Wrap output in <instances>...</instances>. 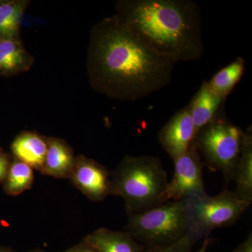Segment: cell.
<instances>
[{"label": "cell", "instance_id": "cell-15", "mask_svg": "<svg viewBox=\"0 0 252 252\" xmlns=\"http://www.w3.org/2000/svg\"><path fill=\"white\" fill-rule=\"evenodd\" d=\"M236 189L234 193L239 199L251 204L252 200V135L251 127L244 134L241 154L234 178Z\"/></svg>", "mask_w": 252, "mask_h": 252}, {"label": "cell", "instance_id": "cell-27", "mask_svg": "<svg viewBox=\"0 0 252 252\" xmlns=\"http://www.w3.org/2000/svg\"><path fill=\"white\" fill-rule=\"evenodd\" d=\"M1 149H0V152H1Z\"/></svg>", "mask_w": 252, "mask_h": 252}, {"label": "cell", "instance_id": "cell-3", "mask_svg": "<svg viewBox=\"0 0 252 252\" xmlns=\"http://www.w3.org/2000/svg\"><path fill=\"white\" fill-rule=\"evenodd\" d=\"M166 172L158 158L126 155L111 172V195L122 197L127 212H142L169 201Z\"/></svg>", "mask_w": 252, "mask_h": 252}, {"label": "cell", "instance_id": "cell-17", "mask_svg": "<svg viewBox=\"0 0 252 252\" xmlns=\"http://www.w3.org/2000/svg\"><path fill=\"white\" fill-rule=\"evenodd\" d=\"M245 61L238 57L233 63L222 68L210 81L208 85L214 93L226 99L228 94L240 82L245 73Z\"/></svg>", "mask_w": 252, "mask_h": 252}, {"label": "cell", "instance_id": "cell-22", "mask_svg": "<svg viewBox=\"0 0 252 252\" xmlns=\"http://www.w3.org/2000/svg\"><path fill=\"white\" fill-rule=\"evenodd\" d=\"M231 252H252V235L250 233L241 245H239L234 251Z\"/></svg>", "mask_w": 252, "mask_h": 252}, {"label": "cell", "instance_id": "cell-8", "mask_svg": "<svg viewBox=\"0 0 252 252\" xmlns=\"http://www.w3.org/2000/svg\"><path fill=\"white\" fill-rule=\"evenodd\" d=\"M68 179L93 201H102L111 195V172L98 162L84 156L76 157Z\"/></svg>", "mask_w": 252, "mask_h": 252}, {"label": "cell", "instance_id": "cell-5", "mask_svg": "<svg viewBox=\"0 0 252 252\" xmlns=\"http://www.w3.org/2000/svg\"><path fill=\"white\" fill-rule=\"evenodd\" d=\"M245 132L228 120L223 108L217 117L197 134L195 144L203 163L214 172H220L225 182L234 178L241 154Z\"/></svg>", "mask_w": 252, "mask_h": 252}, {"label": "cell", "instance_id": "cell-1", "mask_svg": "<svg viewBox=\"0 0 252 252\" xmlns=\"http://www.w3.org/2000/svg\"><path fill=\"white\" fill-rule=\"evenodd\" d=\"M174 65L115 15L91 29L86 62L89 83L109 98L135 101L148 97L170 84Z\"/></svg>", "mask_w": 252, "mask_h": 252}, {"label": "cell", "instance_id": "cell-2", "mask_svg": "<svg viewBox=\"0 0 252 252\" xmlns=\"http://www.w3.org/2000/svg\"><path fill=\"white\" fill-rule=\"evenodd\" d=\"M114 15L174 64L203 57L201 10L193 0H120Z\"/></svg>", "mask_w": 252, "mask_h": 252}, {"label": "cell", "instance_id": "cell-10", "mask_svg": "<svg viewBox=\"0 0 252 252\" xmlns=\"http://www.w3.org/2000/svg\"><path fill=\"white\" fill-rule=\"evenodd\" d=\"M75 158L72 147L67 142L58 137H47V152L40 172L55 178L68 179Z\"/></svg>", "mask_w": 252, "mask_h": 252}, {"label": "cell", "instance_id": "cell-25", "mask_svg": "<svg viewBox=\"0 0 252 252\" xmlns=\"http://www.w3.org/2000/svg\"><path fill=\"white\" fill-rule=\"evenodd\" d=\"M28 252H45L42 251V250H32V251H30Z\"/></svg>", "mask_w": 252, "mask_h": 252}, {"label": "cell", "instance_id": "cell-26", "mask_svg": "<svg viewBox=\"0 0 252 252\" xmlns=\"http://www.w3.org/2000/svg\"><path fill=\"white\" fill-rule=\"evenodd\" d=\"M3 0H0V4H1V2H2Z\"/></svg>", "mask_w": 252, "mask_h": 252}, {"label": "cell", "instance_id": "cell-20", "mask_svg": "<svg viewBox=\"0 0 252 252\" xmlns=\"http://www.w3.org/2000/svg\"><path fill=\"white\" fill-rule=\"evenodd\" d=\"M12 160L9 154L0 152V185L4 183Z\"/></svg>", "mask_w": 252, "mask_h": 252}, {"label": "cell", "instance_id": "cell-6", "mask_svg": "<svg viewBox=\"0 0 252 252\" xmlns=\"http://www.w3.org/2000/svg\"><path fill=\"white\" fill-rule=\"evenodd\" d=\"M186 201L189 233L198 240L207 238L215 228L234 224L250 205L239 199L234 192L228 190L216 196L207 194Z\"/></svg>", "mask_w": 252, "mask_h": 252}, {"label": "cell", "instance_id": "cell-19", "mask_svg": "<svg viewBox=\"0 0 252 252\" xmlns=\"http://www.w3.org/2000/svg\"><path fill=\"white\" fill-rule=\"evenodd\" d=\"M198 241V239L189 233L175 243L159 248L146 249L145 252H193L194 245Z\"/></svg>", "mask_w": 252, "mask_h": 252}, {"label": "cell", "instance_id": "cell-13", "mask_svg": "<svg viewBox=\"0 0 252 252\" xmlns=\"http://www.w3.org/2000/svg\"><path fill=\"white\" fill-rule=\"evenodd\" d=\"M84 240L97 252H145L146 248L126 232L101 228L87 235Z\"/></svg>", "mask_w": 252, "mask_h": 252}, {"label": "cell", "instance_id": "cell-9", "mask_svg": "<svg viewBox=\"0 0 252 252\" xmlns=\"http://www.w3.org/2000/svg\"><path fill=\"white\" fill-rule=\"evenodd\" d=\"M195 137L196 131L189 104L176 113L158 134L160 144L173 160L189 150Z\"/></svg>", "mask_w": 252, "mask_h": 252}, {"label": "cell", "instance_id": "cell-4", "mask_svg": "<svg viewBox=\"0 0 252 252\" xmlns=\"http://www.w3.org/2000/svg\"><path fill=\"white\" fill-rule=\"evenodd\" d=\"M127 233L146 249L175 243L189 233L187 201L170 200L142 212H127Z\"/></svg>", "mask_w": 252, "mask_h": 252}, {"label": "cell", "instance_id": "cell-16", "mask_svg": "<svg viewBox=\"0 0 252 252\" xmlns=\"http://www.w3.org/2000/svg\"><path fill=\"white\" fill-rule=\"evenodd\" d=\"M29 1L3 0L0 4V39H21V23Z\"/></svg>", "mask_w": 252, "mask_h": 252}, {"label": "cell", "instance_id": "cell-14", "mask_svg": "<svg viewBox=\"0 0 252 252\" xmlns=\"http://www.w3.org/2000/svg\"><path fill=\"white\" fill-rule=\"evenodd\" d=\"M34 58L21 39H0V75L13 77L30 70Z\"/></svg>", "mask_w": 252, "mask_h": 252}, {"label": "cell", "instance_id": "cell-18", "mask_svg": "<svg viewBox=\"0 0 252 252\" xmlns=\"http://www.w3.org/2000/svg\"><path fill=\"white\" fill-rule=\"evenodd\" d=\"M34 182V169L21 160L14 158L5 179L4 189L7 195H20L29 190Z\"/></svg>", "mask_w": 252, "mask_h": 252}, {"label": "cell", "instance_id": "cell-7", "mask_svg": "<svg viewBox=\"0 0 252 252\" xmlns=\"http://www.w3.org/2000/svg\"><path fill=\"white\" fill-rule=\"evenodd\" d=\"M173 161L175 172L167 188L169 201L187 200L207 195L203 178V162L195 141L186 153Z\"/></svg>", "mask_w": 252, "mask_h": 252}, {"label": "cell", "instance_id": "cell-12", "mask_svg": "<svg viewBox=\"0 0 252 252\" xmlns=\"http://www.w3.org/2000/svg\"><path fill=\"white\" fill-rule=\"evenodd\" d=\"M14 158L40 172L47 152V137L34 132H23L11 144Z\"/></svg>", "mask_w": 252, "mask_h": 252}, {"label": "cell", "instance_id": "cell-24", "mask_svg": "<svg viewBox=\"0 0 252 252\" xmlns=\"http://www.w3.org/2000/svg\"><path fill=\"white\" fill-rule=\"evenodd\" d=\"M0 252H16L12 249L6 248V247L0 246Z\"/></svg>", "mask_w": 252, "mask_h": 252}, {"label": "cell", "instance_id": "cell-11", "mask_svg": "<svg viewBox=\"0 0 252 252\" xmlns=\"http://www.w3.org/2000/svg\"><path fill=\"white\" fill-rule=\"evenodd\" d=\"M225 99L214 93L207 81H203L198 92L189 104L196 135L199 131L217 117Z\"/></svg>", "mask_w": 252, "mask_h": 252}, {"label": "cell", "instance_id": "cell-21", "mask_svg": "<svg viewBox=\"0 0 252 252\" xmlns=\"http://www.w3.org/2000/svg\"><path fill=\"white\" fill-rule=\"evenodd\" d=\"M62 252H97L89 244L83 240L80 243L77 244L75 246L69 248V250Z\"/></svg>", "mask_w": 252, "mask_h": 252}, {"label": "cell", "instance_id": "cell-23", "mask_svg": "<svg viewBox=\"0 0 252 252\" xmlns=\"http://www.w3.org/2000/svg\"><path fill=\"white\" fill-rule=\"evenodd\" d=\"M209 244H210V239L208 238H205L201 248L196 252H206L207 246H208Z\"/></svg>", "mask_w": 252, "mask_h": 252}]
</instances>
